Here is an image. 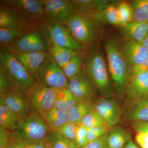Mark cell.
Returning a JSON list of instances; mask_svg holds the SVG:
<instances>
[{
  "mask_svg": "<svg viewBox=\"0 0 148 148\" xmlns=\"http://www.w3.org/2000/svg\"><path fill=\"white\" fill-rule=\"evenodd\" d=\"M116 8L119 25L123 27L132 21L133 12L130 5L126 2H121Z\"/></svg>",
  "mask_w": 148,
  "mask_h": 148,
  "instance_id": "32",
  "label": "cell"
},
{
  "mask_svg": "<svg viewBox=\"0 0 148 148\" xmlns=\"http://www.w3.org/2000/svg\"><path fill=\"white\" fill-rule=\"evenodd\" d=\"M47 148H79L74 143L62 137L56 131H50L45 141Z\"/></svg>",
  "mask_w": 148,
  "mask_h": 148,
  "instance_id": "27",
  "label": "cell"
},
{
  "mask_svg": "<svg viewBox=\"0 0 148 148\" xmlns=\"http://www.w3.org/2000/svg\"><path fill=\"white\" fill-rule=\"evenodd\" d=\"M123 148H140L134 142L130 140L127 142Z\"/></svg>",
  "mask_w": 148,
  "mask_h": 148,
  "instance_id": "47",
  "label": "cell"
},
{
  "mask_svg": "<svg viewBox=\"0 0 148 148\" xmlns=\"http://www.w3.org/2000/svg\"><path fill=\"white\" fill-rule=\"evenodd\" d=\"M92 101H80L67 112L69 121L79 124L82 119L94 109Z\"/></svg>",
  "mask_w": 148,
  "mask_h": 148,
  "instance_id": "23",
  "label": "cell"
},
{
  "mask_svg": "<svg viewBox=\"0 0 148 148\" xmlns=\"http://www.w3.org/2000/svg\"><path fill=\"white\" fill-rule=\"evenodd\" d=\"M79 101L68 88L58 89L53 108L68 112Z\"/></svg>",
  "mask_w": 148,
  "mask_h": 148,
  "instance_id": "22",
  "label": "cell"
},
{
  "mask_svg": "<svg viewBox=\"0 0 148 148\" xmlns=\"http://www.w3.org/2000/svg\"><path fill=\"white\" fill-rule=\"evenodd\" d=\"M96 88L104 98L112 96L110 78L103 55L98 52L92 53L86 62V71Z\"/></svg>",
  "mask_w": 148,
  "mask_h": 148,
  "instance_id": "3",
  "label": "cell"
},
{
  "mask_svg": "<svg viewBox=\"0 0 148 148\" xmlns=\"http://www.w3.org/2000/svg\"><path fill=\"white\" fill-rule=\"evenodd\" d=\"M52 57L59 67L63 68L79 51L53 45L51 48Z\"/></svg>",
  "mask_w": 148,
  "mask_h": 148,
  "instance_id": "25",
  "label": "cell"
},
{
  "mask_svg": "<svg viewBox=\"0 0 148 148\" xmlns=\"http://www.w3.org/2000/svg\"><path fill=\"white\" fill-rule=\"evenodd\" d=\"M24 30L23 27L0 28V41L1 43L8 44L16 39L23 36Z\"/></svg>",
  "mask_w": 148,
  "mask_h": 148,
  "instance_id": "33",
  "label": "cell"
},
{
  "mask_svg": "<svg viewBox=\"0 0 148 148\" xmlns=\"http://www.w3.org/2000/svg\"><path fill=\"white\" fill-rule=\"evenodd\" d=\"M135 140L142 148H148V133H138Z\"/></svg>",
  "mask_w": 148,
  "mask_h": 148,
  "instance_id": "43",
  "label": "cell"
},
{
  "mask_svg": "<svg viewBox=\"0 0 148 148\" xmlns=\"http://www.w3.org/2000/svg\"><path fill=\"white\" fill-rule=\"evenodd\" d=\"M45 14L55 21H66L75 12L73 1L45 0L42 1Z\"/></svg>",
  "mask_w": 148,
  "mask_h": 148,
  "instance_id": "13",
  "label": "cell"
},
{
  "mask_svg": "<svg viewBox=\"0 0 148 148\" xmlns=\"http://www.w3.org/2000/svg\"></svg>",
  "mask_w": 148,
  "mask_h": 148,
  "instance_id": "50",
  "label": "cell"
},
{
  "mask_svg": "<svg viewBox=\"0 0 148 148\" xmlns=\"http://www.w3.org/2000/svg\"><path fill=\"white\" fill-rule=\"evenodd\" d=\"M122 31L127 40L142 44L148 34V23L131 21L123 27Z\"/></svg>",
  "mask_w": 148,
  "mask_h": 148,
  "instance_id": "20",
  "label": "cell"
},
{
  "mask_svg": "<svg viewBox=\"0 0 148 148\" xmlns=\"http://www.w3.org/2000/svg\"><path fill=\"white\" fill-rule=\"evenodd\" d=\"M0 61L1 67L25 90L28 91L36 83L35 78L24 68L12 51H1Z\"/></svg>",
  "mask_w": 148,
  "mask_h": 148,
  "instance_id": "5",
  "label": "cell"
},
{
  "mask_svg": "<svg viewBox=\"0 0 148 148\" xmlns=\"http://www.w3.org/2000/svg\"><path fill=\"white\" fill-rule=\"evenodd\" d=\"M28 91H19L0 95V103L16 114L19 119L27 116L31 112Z\"/></svg>",
  "mask_w": 148,
  "mask_h": 148,
  "instance_id": "11",
  "label": "cell"
},
{
  "mask_svg": "<svg viewBox=\"0 0 148 148\" xmlns=\"http://www.w3.org/2000/svg\"><path fill=\"white\" fill-rule=\"evenodd\" d=\"M19 119V117L16 114L0 103V126L11 132H14L18 129L17 124Z\"/></svg>",
  "mask_w": 148,
  "mask_h": 148,
  "instance_id": "26",
  "label": "cell"
},
{
  "mask_svg": "<svg viewBox=\"0 0 148 148\" xmlns=\"http://www.w3.org/2000/svg\"><path fill=\"white\" fill-rule=\"evenodd\" d=\"M12 140L9 144H8L5 146H3V147H0V148H12Z\"/></svg>",
  "mask_w": 148,
  "mask_h": 148,
  "instance_id": "49",
  "label": "cell"
},
{
  "mask_svg": "<svg viewBox=\"0 0 148 148\" xmlns=\"http://www.w3.org/2000/svg\"><path fill=\"white\" fill-rule=\"evenodd\" d=\"M132 135L127 130L119 126H114L109 132L108 145L109 148H123L130 140Z\"/></svg>",
  "mask_w": 148,
  "mask_h": 148,
  "instance_id": "21",
  "label": "cell"
},
{
  "mask_svg": "<svg viewBox=\"0 0 148 148\" xmlns=\"http://www.w3.org/2000/svg\"><path fill=\"white\" fill-rule=\"evenodd\" d=\"M83 57L79 53L73 57L71 60L62 68L68 79L75 76L82 71Z\"/></svg>",
  "mask_w": 148,
  "mask_h": 148,
  "instance_id": "30",
  "label": "cell"
},
{
  "mask_svg": "<svg viewBox=\"0 0 148 148\" xmlns=\"http://www.w3.org/2000/svg\"><path fill=\"white\" fill-rule=\"evenodd\" d=\"M21 21L11 12L1 9L0 11V27L11 28L22 27Z\"/></svg>",
  "mask_w": 148,
  "mask_h": 148,
  "instance_id": "34",
  "label": "cell"
},
{
  "mask_svg": "<svg viewBox=\"0 0 148 148\" xmlns=\"http://www.w3.org/2000/svg\"><path fill=\"white\" fill-rule=\"evenodd\" d=\"M131 124L132 128L137 133H148V121L133 122Z\"/></svg>",
  "mask_w": 148,
  "mask_h": 148,
  "instance_id": "42",
  "label": "cell"
},
{
  "mask_svg": "<svg viewBox=\"0 0 148 148\" xmlns=\"http://www.w3.org/2000/svg\"><path fill=\"white\" fill-rule=\"evenodd\" d=\"M26 146L18 138L12 135V148H26Z\"/></svg>",
  "mask_w": 148,
  "mask_h": 148,
  "instance_id": "45",
  "label": "cell"
},
{
  "mask_svg": "<svg viewBox=\"0 0 148 148\" xmlns=\"http://www.w3.org/2000/svg\"><path fill=\"white\" fill-rule=\"evenodd\" d=\"M47 40L41 32L29 33L16 40L11 47L14 53L45 51L48 49Z\"/></svg>",
  "mask_w": 148,
  "mask_h": 148,
  "instance_id": "10",
  "label": "cell"
},
{
  "mask_svg": "<svg viewBox=\"0 0 148 148\" xmlns=\"http://www.w3.org/2000/svg\"><path fill=\"white\" fill-rule=\"evenodd\" d=\"M104 45L109 72L117 91L122 93L125 91L129 79L130 65L114 40H106Z\"/></svg>",
  "mask_w": 148,
  "mask_h": 148,
  "instance_id": "1",
  "label": "cell"
},
{
  "mask_svg": "<svg viewBox=\"0 0 148 148\" xmlns=\"http://www.w3.org/2000/svg\"><path fill=\"white\" fill-rule=\"evenodd\" d=\"M95 10L93 12L95 13H99L103 11L112 3V1L109 0H95Z\"/></svg>",
  "mask_w": 148,
  "mask_h": 148,
  "instance_id": "44",
  "label": "cell"
},
{
  "mask_svg": "<svg viewBox=\"0 0 148 148\" xmlns=\"http://www.w3.org/2000/svg\"><path fill=\"white\" fill-rule=\"evenodd\" d=\"M130 5L133 12L132 21L148 23V0H135Z\"/></svg>",
  "mask_w": 148,
  "mask_h": 148,
  "instance_id": "29",
  "label": "cell"
},
{
  "mask_svg": "<svg viewBox=\"0 0 148 148\" xmlns=\"http://www.w3.org/2000/svg\"><path fill=\"white\" fill-rule=\"evenodd\" d=\"M12 140V133L5 128L0 126V147L9 144Z\"/></svg>",
  "mask_w": 148,
  "mask_h": 148,
  "instance_id": "40",
  "label": "cell"
},
{
  "mask_svg": "<svg viewBox=\"0 0 148 148\" xmlns=\"http://www.w3.org/2000/svg\"><path fill=\"white\" fill-rule=\"evenodd\" d=\"M17 126L12 133L27 146L45 142L49 131L40 115L33 112L19 119Z\"/></svg>",
  "mask_w": 148,
  "mask_h": 148,
  "instance_id": "2",
  "label": "cell"
},
{
  "mask_svg": "<svg viewBox=\"0 0 148 148\" xmlns=\"http://www.w3.org/2000/svg\"><path fill=\"white\" fill-rule=\"evenodd\" d=\"M74 144L79 148H82L88 144L87 136V128L79 124Z\"/></svg>",
  "mask_w": 148,
  "mask_h": 148,
  "instance_id": "38",
  "label": "cell"
},
{
  "mask_svg": "<svg viewBox=\"0 0 148 148\" xmlns=\"http://www.w3.org/2000/svg\"><path fill=\"white\" fill-rule=\"evenodd\" d=\"M109 128L107 125L87 128L88 143L97 140L104 134L109 132Z\"/></svg>",
  "mask_w": 148,
  "mask_h": 148,
  "instance_id": "37",
  "label": "cell"
},
{
  "mask_svg": "<svg viewBox=\"0 0 148 148\" xmlns=\"http://www.w3.org/2000/svg\"><path fill=\"white\" fill-rule=\"evenodd\" d=\"M50 131H57L59 127L69 121L67 112L52 108L39 114Z\"/></svg>",
  "mask_w": 148,
  "mask_h": 148,
  "instance_id": "19",
  "label": "cell"
},
{
  "mask_svg": "<svg viewBox=\"0 0 148 148\" xmlns=\"http://www.w3.org/2000/svg\"><path fill=\"white\" fill-rule=\"evenodd\" d=\"M16 10L31 18H41L45 14L42 1L17 0L8 1Z\"/></svg>",
  "mask_w": 148,
  "mask_h": 148,
  "instance_id": "17",
  "label": "cell"
},
{
  "mask_svg": "<svg viewBox=\"0 0 148 148\" xmlns=\"http://www.w3.org/2000/svg\"><path fill=\"white\" fill-rule=\"evenodd\" d=\"M125 110V120L133 122L148 121V100L128 104Z\"/></svg>",
  "mask_w": 148,
  "mask_h": 148,
  "instance_id": "18",
  "label": "cell"
},
{
  "mask_svg": "<svg viewBox=\"0 0 148 148\" xmlns=\"http://www.w3.org/2000/svg\"><path fill=\"white\" fill-rule=\"evenodd\" d=\"M122 51L130 66L142 64L148 56V51L142 44L128 40L123 45Z\"/></svg>",
  "mask_w": 148,
  "mask_h": 148,
  "instance_id": "16",
  "label": "cell"
},
{
  "mask_svg": "<svg viewBox=\"0 0 148 148\" xmlns=\"http://www.w3.org/2000/svg\"><path fill=\"white\" fill-rule=\"evenodd\" d=\"M73 1L77 12L90 14L95 11V0H75Z\"/></svg>",
  "mask_w": 148,
  "mask_h": 148,
  "instance_id": "36",
  "label": "cell"
},
{
  "mask_svg": "<svg viewBox=\"0 0 148 148\" xmlns=\"http://www.w3.org/2000/svg\"><path fill=\"white\" fill-rule=\"evenodd\" d=\"M58 89L35 84L27 92L31 112L40 114L53 108Z\"/></svg>",
  "mask_w": 148,
  "mask_h": 148,
  "instance_id": "7",
  "label": "cell"
},
{
  "mask_svg": "<svg viewBox=\"0 0 148 148\" xmlns=\"http://www.w3.org/2000/svg\"><path fill=\"white\" fill-rule=\"evenodd\" d=\"M109 132L104 134L101 138L88 143L84 147L81 148H109L108 145V138Z\"/></svg>",
  "mask_w": 148,
  "mask_h": 148,
  "instance_id": "39",
  "label": "cell"
},
{
  "mask_svg": "<svg viewBox=\"0 0 148 148\" xmlns=\"http://www.w3.org/2000/svg\"><path fill=\"white\" fill-rule=\"evenodd\" d=\"M94 110L103 118L109 128L115 126L121 118V110L116 101L112 98L98 99L94 103Z\"/></svg>",
  "mask_w": 148,
  "mask_h": 148,
  "instance_id": "14",
  "label": "cell"
},
{
  "mask_svg": "<svg viewBox=\"0 0 148 148\" xmlns=\"http://www.w3.org/2000/svg\"><path fill=\"white\" fill-rule=\"evenodd\" d=\"M78 125L79 124L68 121L56 131L62 137L74 143Z\"/></svg>",
  "mask_w": 148,
  "mask_h": 148,
  "instance_id": "35",
  "label": "cell"
},
{
  "mask_svg": "<svg viewBox=\"0 0 148 148\" xmlns=\"http://www.w3.org/2000/svg\"><path fill=\"white\" fill-rule=\"evenodd\" d=\"M96 88L86 72L84 70L69 80L68 89L80 101H92L95 95Z\"/></svg>",
  "mask_w": 148,
  "mask_h": 148,
  "instance_id": "9",
  "label": "cell"
},
{
  "mask_svg": "<svg viewBox=\"0 0 148 148\" xmlns=\"http://www.w3.org/2000/svg\"><path fill=\"white\" fill-rule=\"evenodd\" d=\"M79 124L86 128L107 125L103 118L94 109L85 115Z\"/></svg>",
  "mask_w": 148,
  "mask_h": 148,
  "instance_id": "31",
  "label": "cell"
},
{
  "mask_svg": "<svg viewBox=\"0 0 148 148\" xmlns=\"http://www.w3.org/2000/svg\"><path fill=\"white\" fill-rule=\"evenodd\" d=\"M142 44L145 47L148 51V34L147 36L145 38V39L143 41V43H142Z\"/></svg>",
  "mask_w": 148,
  "mask_h": 148,
  "instance_id": "48",
  "label": "cell"
},
{
  "mask_svg": "<svg viewBox=\"0 0 148 148\" xmlns=\"http://www.w3.org/2000/svg\"><path fill=\"white\" fill-rule=\"evenodd\" d=\"M37 78L40 84L55 89L68 88L69 79L52 57H47L40 68Z\"/></svg>",
  "mask_w": 148,
  "mask_h": 148,
  "instance_id": "6",
  "label": "cell"
},
{
  "mask_svg": "<svg viewBox=\"0 0 148 148\" xmlns=\"http://www.w3.org/2000/svg\"><path fill=\"white\" fill-rule=\"evenodd\" d=\"M26 148H47L44 142L26 146Z\"/></svg>",
  "mask_w": 148,
  "mask_h": 148,
  "instance_id": "46",
  "label": "cell"
},
{
  "mask_svg": "<svg viewBox=\"0 0 148 148\" xmlns=\"http://www.w3.org/2000/svg\"><path fill=\"white\" fill-rule=\"evenodd\" d=\"M46 30L53 45L79 51L83 45L74 38L68 28L60 22L48 24Z\"/></svg>",
  "mask_w": 148,
  "mask_h": 148,
  "instance_id": "8",
  "label": "cell"
},
{
  "mask_svg": "<svg viewBox=\"0 0 148 148\" xmlns=\"http://www.w3.org/2000/svg\"><path fill=\"white\" fill-rule=\"evenodd\" d=\"M147 71H148V56L142 64L138 66H130L129 78L137 74Z\"/></svg>",
  "mask_w": 148,
  "mask_h": 148,
  "instance_id": "41",
  "label": "cell"
},
{
  "mask_svg": "<svg viewBox=\"0 0 148 148\" xmlns=\"http://www.w3.org/2000/svg\"><path fill=\"white\" fill-rule=\"evenodd\" d=\"M16 58L21 62L29 73L37 78L40 68L47 58L45 51H31L14 53Z\"/></svg>",
  "mask_w": 148,
  "mask_h": 148,
  "instance_id": "15",
  "label": "cell"
},
{
  "mask_svg": "<svg viewBox=\"0 0 148 148\" xmlns=\"http://www.w3.org/2000/svg\"><path fill=\"white\" fill-rule=\"evenodd\" d=\"M72 36L81 44H87L95 39L99 23L89 14L76 12L66 22Z\"/></svg>",
  "mask_w": 148,
  "mask_h": 148,
  "instance_id": "4",
  "label": "cell"
},
{
  "mask_svg": "<svg viewBox=\"0 0 148 148\" xmlns=\"http://www.w3.org/2000/svg\"><path fill=\"white\" fill-rule=\"evenodd\" d=\"M115 1H112V3L103 11L99 13L93 12L89 14L98 23H106L119 26L116 7L114 3Z\"/></svg>",
  "mask_w": 148,
  "mask_h": 148,
  "instance_id": "24",
  "label": "cell"
},
{
  "mask_svg": "<svg viewBox=\"0 0 148 148\" xmlns=\"http://www.w3.org/2000/svg\"><path fill=\"white\" fill-rule=\"evenodd\" d=\"M125 91L128 104L148 100V71L129 78Z\"/></svg>",
  "mask_w": 148,
  "mask_h": 148,
  "instance_id": "12",
  "label": "cell"
},
{
  "mask_svg": "<svg viewBox=\"0 0 148 148\" xmlns=\"http://www.w3.org/2000/svg\"><path fill=\"white\" fill-rule=\"evenodd\" d=\"M27 91L20 86L1 67L0 69V93L1 95L10 92Z\"/></svg>",
  "mask_w": 148,
  "mask_h": 148,
  "instance_id": "28",
  "label": "cell"
}]
</instances>
